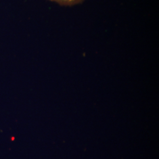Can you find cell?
Wrapping results in <instances>:
<instances>
[{
  "mask_svg": "<svg viewBox=\"0 0 159 159\" xmlns=\"http://www.w3.org/2000/svg\"><path fill=\"white\" fill-rule=\"evenodd\" d=\"M63 6H73L81 2L84 0H50Z\"/></svg>",
  "mask_w": 159,
  "mask_h": 159,
  "instance_id": "6da1fadb",
  "label": "cell"
}]
</instances>
